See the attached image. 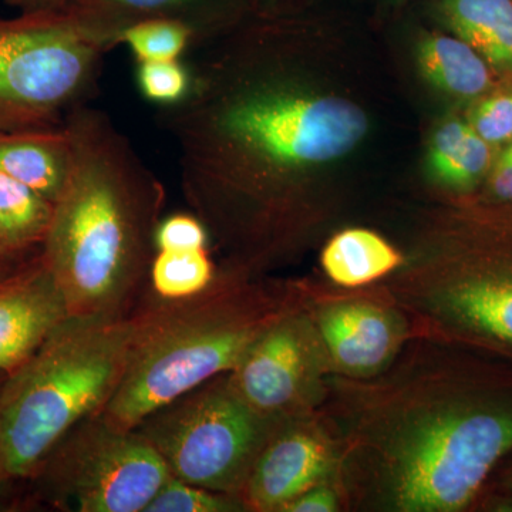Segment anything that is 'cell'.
I'll list each match as a JSON object with an SVG mask.
<instances>
[{
  "label": "cell",
  "mask_w": 512,
  "mask_h": 512,
  "mask_svg": "<svg viewBox=\"0 0 512 512\" xmlns=\"http://www.w3.org/2000/svg\"><path fill=\"white\" fill-rule=\"evenodd\" d=\"M316 416L346 510H474L512 454V362L413 336L375 376L330 373Z\"/></svg>",
  "instance_id": "6da1fadb"
},
{
  "label": "cell",
  "mask_w": 512,
  "mask_h": 512,
  "mask_svg": "<svg viewBox=\"0 0 512 512\" xmlns=\"http://www.w3.org/2000/svg\"><path fill=\"white\" fill-rule=\"evenodd\" d=\"M66 184L40 248L70 316H124L147 285L164 185L109 114L84 103L63 123Z\"/></svg>",
  "instance_id": "7a4b0ae2"
},
{
  "label": "cell",
  "mask_w": 512,
  "mask_h": 512,
  "mask_svg": "<svg viewBox=\"0 0 512 512\" xmlns=\"http://www.w3.org/2000/svg\"><path fill=\"white\" fill-rule=\"evenodd\" d=\"M308 285L218 268L214 284L177 302L134 311L126 370L101 416L133 430L148 414L239 365L265 330L303 302Z\"/></svg>",
  "instance_id": "3957f363"
},
{
  "label": "cell",
  "mask_w": 512,
  "mask_h": 512,
  "mask_svg": "<svg viewBox=\"0 0 512 512\" xmlns=\"http://www.w3.org/2000/svg\"><path fill=\"white\" fill-rule=\"evenodd\" d=\"M124 316H70L0 389V485L36 476L77 424L103 412L126 370Z\"/></svg>",
  "instance_id": "277c9868"
},
{
  "label": "cell",
  "mask_w": 512,
  "mask_h": 512,
  "mask_svg": "<svg viewBox=\"0 0 512 512\" xmlns=\"http://www.w3.org/2000/svg\"><path fill=\"white\" fill-rule=\"evenodd\" d=\"M480 222L436 256H404L377 288L406 313L413 336L512 362V221Z\"/></svg>",
  "instance_id": "5b68a950"
},
{
  "label": "cell",
  "mask_w": 512,
  "mask_h": 512,
  "mask_svg": "<svg viewBox=\"0 0 512 512\" xmlns=\"http://www.w3.org/2000/svg\"><path fill=\"white\" fill-rule=\"evenodd\" d=\"M104 53L62 9L0 18V133L63 126L92 96Z\"/></svg>",
  "instance_id": "8992f818"
},
{
  "label": "cell",
  "mask_w": 512,
  "mask_h": 512,
  "mask_svg": "<svg viewBox=\"0 0 512 512\" xmlns=\"http://www.w3.org/2000/svg\"><path fill=\"white\" fill-rule=\"evenodd\" d=\"M284 423L251 409L224 373L148 414L136 430L171 476L239 498L266 441Z\"/></svg>",
  "instance_id": "52a82bcc"
},
{
  "label": "cell",
  "mask_w": 512,
  "mask_h": 512,
  "mask_svg": "<svg viewBox=\"0 0 512 512\" xmlns=\"http://www.w3.org/2000/svg\"><path fill=\"white\" fill-rule=\"evenodd\" d=\"M171 473L153 444L101 414L77 424L36 476L55 503L80 512H146Z\"/></svg>",
  "instance_id": "ba28073f"
},
{
  "label": "cell",
  "mask_w": 512,
  "mask_h": 512,
  "mask_svg": "<svg viewBox=\"0 0 512 512\" xmlns=\"http://www.w3.org/2000/svg\"><path fill=\"white\" fill-rule=\"evenodd\" d=\"M306 302L308 293L302 303L266 329L239 365L227 373L232 390L266 419L311 416L325 397L332 372Z\"/></svg>",
  "instance_id": "9c48e42d"
},
{
  "label": "cell",
  "mask_w": 512,
  "mask_h": 512,
  "mask_svg": "<svg viewBox=\"0 0 512 512\" xmlns=\"http://www.w3.org/2000/svg\"><path fill=\"white\" fill-rule=\"evenodd\" d=\"M306 306L333 375L375 376L413 338L406 313L377 286L342 289V293L309 286Z\"/></svg>",
  "instance_id": "30bf717a"
},
{
  "label": "cell",
  "mask_w": 512,
  "mask_h": 512,
  "mask_svg": "<svg viewBox=\"0 0 512 512\" xmlns=\"http://www.w3.org/2000/svg\"><path fill=\"white\" fill-rule=\"evenodd\" d=\"M336 448L316 413L285 421L256 458L242 488L245 510L282 512L293 498L335 481Z\"/></svg>",
  "instance_id": "8fae6325"
},
{
  "label": "cell",
  "mask_w": 512,
  "mask_h": 512,
  "mask_svg": "<svg viewBox=\"0 0 512 512\" xmlns=\"http://www.w3.org/2000/svg\"><path fill=\"white\" fill-rule=\"evenodd\" d=\"M242 6L244 0H67L60 9L87 40L107 52L120 45L128 28L151 19L177 20L191 30L194 47L204 45L234 23Z\"/></svg>",
  "instance_id": "7c38bea8"
},
{
  "label": "cell",
  "mask_w": 512,
  "mask_h": 512,
  "mask_svg": "<svg viewBox=\"0 0 512 512\" xmlns=\"http://www.w3.org/2000/svg\"><path fill=\"white\" fill-rule=\"evenodd\" d=\"M69 309L40 256L0 284V373L25 363L66 320Z\"/></svg>",
  "instance_id": "4fadbf2b"
},
{
  "label": "cell",
  "mask_w": 512,
  "mask_h": 512,
  "mask_svg": "<svg viewBox=\"0 0 512 512\" xmlns=\"http://www.w3.org/2000/svg\"><path fill=\"white\" fill-rule=\"evenodd\" d=\"M69 165L63 126L0 133V173L28 185L53 204L62 194Z\"/></svg>",
  "instance_id": "5bb4252c"
},
{
  "label": "cell",
  "mask_w": 512,
  "mask_h": 512,
  "mask_svg": "<svg viewBox=\"0 0 512 512\" xmlns=\"http://www.w3.org/2000/svg\"><path fill=\"white\" fill-rule=\"evenodd\" d=\"M437 12L493 72L512 80V0H439Z\"/></svg>",
  "instance_id": "9a60e30c"
},
{
  "label": "cell",
  "mask_w": 512,
  "mask_h": 512,
  "mask_svg": "<svg viewBox=\"0 0 512 512\" xmlns=\"http://www.w3.org/2000/svg\"><path fill=\"white\" fill-rule=\"evenodd\" d=\"M404 255L366 228L343 229L320 256L323 272L340 289H362L382 282L403 265Z\"/></svg>",
  "instance_id": "2e32d148"
},
{
  "label": "cell",
  "mask_w": 512,
  "mask_h": 512,
  "mask_svg": "<svg viewBox=\"0 0 512 512\" xmlns=\"http://www.w3.org/2000/svg\"><path fill=\"white\" fill-rule=\"evenodd\" d=\"M421 76L441 93L478 100L493 92L494 72L473 47L457 36L429 35L416 52Z\"/></svg>",
  "instance_id": "e0dca14e"
},
{
  "label": "cell",
  "mask_w": 512,
  "mask_h": 512,
  "mask_svg": "<svg viewBox=\"0 0 512 512\" xmlns=\"http://www.w3.org/2000/svg\"><path fill=\"white\" fill-rule=\"evenodd\" d=\"M495 150L467 120L451 119L434 131L427 167L433 180L446 190L471 192L487 178Z\"/></svg>",
  "instance_id": "ac0fdd59"
},
{
  "label": "cell",
  "mask_w": 512,
  "mask_h": 512,
  "mask_svg": "<svg viewBox=\"0 0 512 512\" xmlns=\"http://www.w3.org/2000/svg\"><path fill=\"white\" fill-rule=\"evenodd\" d=\"M55 204L9 175L0 173V247L20 261L42 248Z\"/></svg>",
  "instance_id": "d6986e66"
},
{
  "label": "cell",
  "mask_w": 512,
  "mask_h": 512,
  "mask_svg": "<svg viewBox=\"0 0 512 512\" xmlns=\"http://www.w3.org/2000/svg\"><path fill=\"white\" fill-rule=\"evenodd\" d=\"M217 275L218 268L208 248L156 251L147 285L156 301H184L207 291Z\"/></svg>",
  "instance_id": "ffe728a7"
},
{
  "label": "cell",
  "mask_w": 512,
  "mask_h": 512,
  "mask_svg": "<svg viewBox=\"0 0 512 512\" xmlns=\"http://www.w3.org/2000/svg\"><path fill=\"white\" fill-rule=\"evenodd\" d=\"M137 63L183 60L195 45L194 35L177 20L151 19L131 26L120 37Z\"/></svg>",
  "instance_id": "44dd1931"
},
{
  "label": "cell",
  "mask_w": 512,
  "mask_h": 512,
  "mask_svg": "<svg viewBox=\"0 0 512 512\" xmlns=\"http://www.w3.org/2000/svg\"><path fill=\"white\" fill-rule=\"evenodd\" d=\"M245 505L234 495L217 493L170 476L146 512H241Z\"/></svg>",
  "instance_id": "7402d4cb"
},
{
  "label": "cell",
  "mask_w": 512,
  "mask_h": 512,
  "mask_svg": "<svg viewBox=\"0 0 512 512\" xmlns=\"http://www.w3.org/2000/svg\"><path fill=\"white\" fill-rule=\"evenodd\" d=\"M138 92L163 109L181 103L191 89V72L185 60L137 63Z\"/></svg>",
  "instance_id": "603a6c76"
},
{
  "label": "cell",
  "mask_w": 512,
  "mask_h": 512,
  "mask_svg": "<svg viewBox=\"0 0 512 512\" xmlns=\"http://www.w3.org/2000/svg\"><path fill=\"white\" fill-rule=\"evenodd\" d=\"M485 143L503 148L512 141V90L490 92L477 100L467 117Z\"/></svg>",
  "instance_id": "cb8c5ba5"
},
{
  "label": "cell",
  "mask_w": 512,
  "mask_h": 512,
  "mask_svg": "<svg viewBox=\"0 0 512 512\" xmlns=\"http://www.w3.org/2000/svg\"><path fill=\"white\" fill-rule=\"evenodd\" d=\"M211 235L194 212H175L161 218L156 231V251L202 249L210 245Z\"/></svg>",
  "instance_id": "d4e9b609"
},
{
  "label": "cell",
  "mask_w": 512,
  "mask_h": 512,
  "mask_svg": "<svg viewBox=\"0 0 512 512\" xmlns=\"http://www.w3.org/2000/svg\"><path fill=\"white\" fill-rule=\"evenodd\" d=\"M345 510L342 494L335 481L313 485L305 493L293 498L282 512H336Z\"/></svg>",
  "instance_id": "484cf974"
},
{
  "label": "cell",
  "mask_w": 512,
  "mask_h": 512,
  "mask_svg": "<svg viewBox=\"0 0 512 512\" xmlns=\"http://www.w3.org/2000/svg\"><path fill=\"white\" fill-rule=\"evenodd\" d=\"M484 183L488 201L501 205L512 204V141L495 154Z\"/></svg>",
  "instance_id": "4316f807"
},
{
  "label": "cell",
  "mask_w": 512,
  "mask_h": 512,
  "mask_svg": "<svg viewBox=\"0 0 512 512\" xmlns=\"http://www.w3.org/2000/svg\"><path fill=\"white\" fill-rule=\"evenodd\" d=\"M476 507L483 511L512 512V491L484 488Z\"/></svg>",
  "instance_id": "83f0119b"
},
{
  "label": "cell",
  "mask_w": 512,
  "mask_h": 512,
  "mask_svg": "<svg viewBox=\"0 0 512 512\" xmlns=\"http://www.w3.org/2000/svg\"><path fill=\"white\" fill-rule=\"evenodd\" d=\"M67 0H5L10 8L19 12H37V10H56L62 8Z\"/></svg>",
  "instance_id": "f1b7e54d"
},
{
  "label": "cell",
  "mask_w": 512,
  "mask_h": 512,
  "mask_svg": "<svg viewBox=\"0 0 512 512\" xmlns=\"http://www.w3.org/2000/svg\"><path fill=\"white\" fill-rule=\"evenodd\" d=\"M485 488L512 491V454L505 458L501 466L495 470L493 477L485 485Z\"/></svg>",
  "instance_id": "f546056e"
},
{
  "label": "cell",
  "mask_w": 512,
  "mask_h": 512,
  "mask_svg": "<svg viewBox=\"0 0 512 512\" xmlns=\"http://www.w3.org/2000/svg\"><path fill=\"white\" fill-rule=\"evenodd\" d=\"M20 268H22V266H20ZM20 268H15V266L10 265H0V284L13 274H16Z\"/></svg>",
  "instance_id": "4dcf8cb0"
},
{
  "label": "cell",
  "mask_w": 512,
  "mask_h": 512,
  "mask_svg": "<svg viewBox=\"0 0 512 512\" xmlns=\"http://www.w3.org/2000/svg\"><path fill=\"white\" fill-rule=\"evenodd\" d=\"M16 262L19 261H16V259H13L12 256L6 254L5 249L0 247V265L15 266Z\"/></svg>",
  "instance_id": "1f68e13d"
},
{
  "label": "cell",
  "mask_w": 512,
  "mask_h": 512,
  "mask_svg": "<svg viewBox=\"0 0 512 512\" xmlns=\"http://www.w3.org/2000/svg\"><path fill=\"white\" fill-rule=\"evenodd\" d=\"M6 376H8L6 373H0V389H2V384L5 382Z\"/></svg>",
  "instance_id": "d6a6232c"
},
{
  "label": "cell",
  "mask_w": 512,
  "mask_h": 512,
  "mask_svg": "<svg viewBox=\"0 0 512 512\" xmlns=\"http://www.w3.org/2000/svg\"><path fill=\"white\" fill-rule=\"evenodd\" d=\"M393 2L402 3V2H404V0H393Z\"/></svg>",
  "instance_id": "836d02e7"
}]
</instances>
